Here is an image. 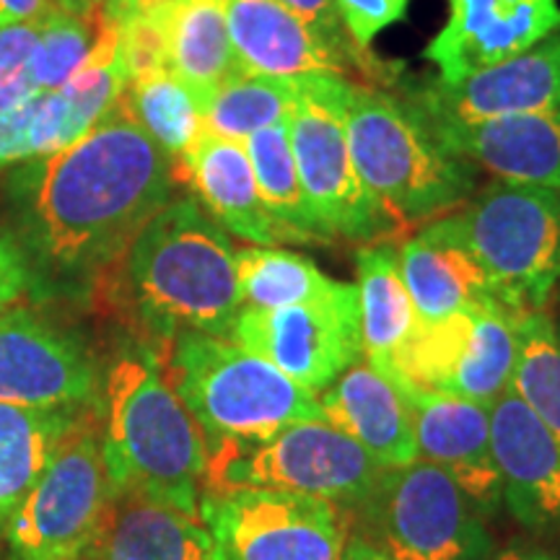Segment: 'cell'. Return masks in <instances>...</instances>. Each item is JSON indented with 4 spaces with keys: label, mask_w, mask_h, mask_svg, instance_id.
I'll use <instances>...</instances> for the list:
<instances>
[{
    "label": "cell",
    "mask_w": 560,
    "mask_h": 560,
    "mask_svg": "<svg viewBox=\"0 0 560 560\" xmlns=\"http://www.w3.org/2000/svg\"><path fill=\"white\" fill-rule=\"evenodd\" d=\"M454 156L501 182L560 192V107L475 125H431Z\"/></svg>",
    "instance_id": "18"
},
{
    "label": "cell",
    "mask_w": 560,
    "mask_h": 560,
    "mask_svg": "<svg viewBox=\"0 0 560 560\" xmlns=\"http://www.w3.org/2000/svg\"><path fill=\"white\" fill-rule=\"evenodd\" d=\"M299 79L240 73L221 83L206 104V130L213 136L247 140L257 130L283 120L299 96Z\"/></svg>",
    "instance_id": "30"
},
{
    "label": "cell",
    "mask_w": 560,
    "mask_h": 560,
    "mask_svg": "<svg viewBox=\"0 0 560 560\" xmlns=\"http://www.w3.org/2000/svg\"><path fill=\"white\" fill-rule=\"evenodd\" d=\"M208 475L215 478L206 490L272 488L359 509L380 480L382 467L330 423L304 420L262 444L210 452Z\"/></svg>",
    "instance_id": "10"
},
{
    "label": "cell",
    "mask_w": 560,
    "mask_h": 560,
    "mask_svg": "<svg viewBox=\"0 0 560 560\" xmlns=\"http://www.w3.org/2000/svg\"><path fill=\"white\" fill-rule=\"evenodd\" d=\"M166 353L161 369L200 425L208 454L262 444L304 420H325L317 395L236 342L182 332Z\"/></svg>",
    "instance_id": "4"
},
{
    "label": "cell",
    "mask_w": 560,
    "mask_h": 560,
    "mask_svg": "<svg viewBox=\"0 0 560 560\" xmlns=\"http://www.w3.org/2000/svg\"><path fill=\"white\" fill-rule=\"evenodd\" d=\"M488 560H560V556L548 548H542V545L514 542L506 545V548L495 552V556H490Z\"/></svg>",
    "instance_id": "41"
},
{
    "label": "cell",
    "mask_w": 560,
    "mask_h": 560,
    "mask_svg": "<svg viewBox=\"0 0 560 560\" xmlns=\"http://www.w3.org/2000/svg\"><path fill=\"white\" fill-rule=\"evenodd\" d=\"M100 3L115 21H128L143 16V13L156 11L161 5L170 3V0H100Z\"/></svg>",
    "instance_id": "39"
},
{
    "label": "cell",
    "mask_w": 560,
    "mask_h": 560,
    "mask_svg": "<svg viewBox=\"0 0 560 560\" xmlns=\"http://www.w3.org/2000/svg\"><path fill=\"white\" fill-rule=\"evenodd\" d=\"M342 73H310L299 79V96L285 115L289 143L325 240L376 244L400 223L363 185L350 151L348 96Z\"/></svg>",
    "instance_id": "7"
},
{
    "label": "cell",
    "mask_w": 560,
    "mask_h": 560,
    "mask_svg": "<svg viewBox=\"0 0 560 560\" xmlns=\"http://www.w3.org/2000/svg\"><path fill=\"white\" fill-rule=\"evenodd\" d=\"M361 535L392 560H488L493 542L482 514L452 475L416 459L382 470L359 509Z\"/></svg>",
    "instance_id": "8"
},
{
    "label": "cell",
    "mask_w": 560,
    "mask_h": 560,
    "mask_svg": "<svg viewBox=\"0 0 560 560\" xmlns=\"http://www.w3.org/2000/svg\"><path fill=\"white\" fill-rule=\"evenodd\" d=\"M278 3L285 5L291 13H296L301 21H306L314 32H319L335 47L361 55V50H355V45L350 42L346 26H342L335 0H278Z\"/></svg>",
    "instance_id": "37"
},
{
    "label": "cell",
    "mask_w": 560,
    "mask_h": 560,
    "mask_svg": "<svg viewBox=\"0 0 560 560\" xmlns=\"http://www.w3.org/2000/svg\"><path fill=\"white\" fill-rule=\"evenodd\" d=\"M174 174L177 179L190 182L198 195L195 200L226 234L240 236L252 247L296 244L265 208L242 140L221 138L206 130L192 151L174 166Z\"/></svg>",
    "instance_id": "20"
},
{
    "label": "cell",
    "mask_w": 560,
    "mask_h": 560,
    "mask_svg": "<svg viewBox=\"0 0 560 560\" xmlns=\"http://www.w3.org/2000/svg\"><path fill=\"white\" fill-rule=\"evenodd\" d=\"M91 5L89 0H58V9H66V11H89Z\"/></svg>",
    "instance_id": "42"
},
{
    "label": "cell",
    "mask_w": 560,
    "mask_h": 560,
    "mask_svg": "<svg viewBox=\"0 0 560 560\" xmlns=\"http://www.w3.org/2000/svg\"><path fill=\"white\" fill-rule=\"evenodd\" d=\"M102 376L79 338L16 306L0 317V405L100 408Z\"/></svg>",
    "instance_id": "13"
},
{
    "label": "cell",
    "mask_w": 560,
    "mask_h": 560,
    "mask_svg": "<svg viewBox=\"0 0 560 560\" xmlns=\"http://www.w3.org/2000/svg\"><path fill=\"white\" fill-rule=\"evenodd\" d=\"M100 439L115 493H138L200 516L208 444L153 350L125 348L109 363L102 376Z\"/></svg>",
    "instance_id": "2"
},
{
    "label": "cell",
    "mask_w": 560,
    "mask_h": 560,
    "mask_svg": "<svg viewBox=\"0 0 560 560\" xmlns=\"http://www.w3.org/2000/svg\"><path fill=\"white\" fill-rule=\"evenodd\" d=\"M52 9H58V0H0V26L45 19Z\"/></svg>",
    "instance_id": "38"
},
{
    "label": "cell",
    "mask_w": 560,
    "mask_h": 560,
    "mask_svg": "<svg viewBox=\"0 0 560 560\" xmlns=\"http://www.w3.org/2000/svg\"><path fill=\"white\" fill-rule=\"evenodd\" d=\"M174 182L172 159L122 100L73 145L16 166L9 179L13 234L30 257L34 293L86 291L172 200Z\"/></svg>",
    "instance_id": "1"
},
{
    "label": "cell",
    "mask_w": 560,
    "mask_h": 560,
    "mask_svg": "<svg viewBox=\"0 0 560 560\" xmlns=\"http://www.w3.org/2000/svg\"><path fill=\"white\" fill-rule=\"evenodd\" d=\"M355 265L363 361L384 369L416 332L420 317L402 280L400 249L387 242L363 244L355 252Z\"/></svg>",
    "instance_id": "25"
},
{
    "label": "cell",
    "mask_w": 560,
    "mask_h": 560,
    "mask_svg": "<svg viewBox=\"0 0 560 560\" xmlns=\"http://www.w3.org/2000/svg\"><path fill=\"white\" fill-rule=\"evenodd\" d=\"M325 423L346 433L382 470L418 459L416 433L400 389L369 361H359L317 395Z\"/></svg>",
    "instance_id": "21"
},
{
    "label": "cell",
    "mask_w": 560,
    "mask_h": 560,
    "mask_svg": "<svg viewBox=\"0 0 560 560\" xmlns=\"http://www.w3.org/2000/svg\"><path fill=\"white\" fill-rule=\"evenodd\" d=\"M511 392L560 444V338L550 314L529 312L522 317Z\"/></svg>",
    "instance_id": "31"
},
{
    "label": "cell",
    "mask_w": 560,
    "mask_h": 560,
    "mask_svg": "<svg viewBox=\"0 0 560 560\" xmlns=\"http://www.w3.org/2000/svg\"><path fill=\"white\" fill-rule=\"evenodd\" d=\"M348 132L359 177L400 226L431 223L475 192V166L446 151L408 100L353 83Z\"/></svg>",
    "instance_id": "6"
},
{
    "label": "cell",
    "mask_w": 560,
    "mask_h": 560,
    "mask_svg": "<svg viewBox=\"0 0 560 560\" xmlns=\"http://www.w3.org/2000/svg\"><path fill=\"white\" fill-rule=\"evenodd\" d=\"M166 62L174 73L210 96L240 75L229 34V0H170L161 9Z\"/></svg>",
    "instance_id": "26"
},
{
    "label": "cell",
    "mask_w": 560,
    "mask_h": 560,
    "mask_svg": "<svg viewBox=\"0 0 560 560\" xmlns=\"http://www.w3.org/2000/svg\"><path fill=\"white\" fill-rule=\"evenodd\" d=\"M125 289L151 338L182 332L231 340L242 314L236 249L195 198L170 200L125 252Z\"/></svg>",
    "instance_id": "3"
},
{
    "label": "cell",
    "mask_w": 560,
    "mask_h": 560,
    "mask_svg": "<svg viewBox=\"0 0 560 560\" xmlns=\"http://www.w3.org/2000/svg\"><path fill=\"white\" fill-rule=\"evenodd\" d=\"M39 30L42 19L0 26V112L39 94L32 79V58Z\"/></svg>",
    "instance_id": "34"
},
{
    "label": "cell",
    "mask_w": 560,
    "mask_h": 560,
    "mask_svg": "<svg viewBox=\"0 0 560 560\" xmlns=\"http://www.w3.org/2000/svg\"><path fill=\"white\" fill-rule=\"evenodd\" d=\"M89 3H100V0H89Z\"/></svg>",
    "instance_id": "44"
},
{
    "label": "cell",
    "mask_w": 560,
    "mask_h": 560,
    "mask_svg": "<svg viewBox=\"0 0 560 560\" xmlns=\"http://www.w3.org/2000/svg\"><path fill=\"white\" fill-rule=\"evenodd\" d=\"M400 270L423 322L499 304L480 265L457 244L439 240L425 229L400 244Z\"/></svg>",
    "instance_id": "23"
},
{
    "label": "cell",
    "mask_w": 560,
    "mask_h": 560,
    "mask_svg": "<svg viewBox=\"0 0 560 560\" xmlns=\"http://www.w3.org/2000/svg\"><path fill=\"white\" fill-rule=\"evenodd\" d=\"M68 145V109L60 91H39L32 100L0 112V172Z\"/></svg>",
    "instance_id": "33"
},
{
    "label": "cell",
    "mask_w": 560,
    "mask_h": 560,
    "mask_svg": "<svg viewBox=\"0 0 560 560\" xmlns=\"http://www.w3.org/2000/svg\"><path fill=\"white\" fill-rule=\"evenodd\" d=\"M34 293L32 265L11 229L0 226V317Z\"/></svg>",
    "instance_id": "36"
},
{
    "label": "cell",
    "mask_w": 560,
    "mask_h": 560,
    "mask_svg": "<svg viewBox=\"0 0 560 560\" xmlns=\"http://www.w3.org/2000/svg\"><path fill=\"white\" fill-rule=\"evenodd\" d=\"M86 560H219V550L200 516L115 493Z\"/></svg>",
    "instance_id": "22"
},
{
    "label": "cell",
    "mask_w": 560,
    "mask_h": 560,
    "mask_svg": "<svg viewBox=\"0 0 560 560\" xmlns=\"http://www.w3.org/2000/svg\"><path fill=\"white\" fill-rule=\"evenodd\" d=\"M229 34L240 73L296 79L342 73L359 55L335 47L278 0H229Z\"/></svg>",
    "instance_id": "19"
},
{
    "label": "cell",
    "mask_w": 560,
    "mask_h": 560,
    "mask_svg": "<svg viewBox=\"0 0 560 560\" xmlns=\"http://www.w3.org/2000/svg\"><path fill=\"white\" fill-rule=\"evenodd\" d=\"M236 283L244 310H285L327 296L338 280L299 252L249 244L236 249Z\"/></svg>",
    "instance_id": "29"
},
{
    "label": "cell",
    "mask_w": 560,
    "mask_h": 560,
    "mask_svg": "<svg viewBox=\"0 0 560 560\" xmlns=\"http://www.w3.org/2000/svg\"><path fill=\"white\" fill-rule=\"evenodd\" d=\"M558 327V338H560V325H556Z\"/></svg>",
    "instance_id": "45"
},
{
    "label": "cell",
    "mask_w": 560,
    "mask_h": 560,
    "mask_svg": "<svg viewBox=\"0 0 560 560\" xmlns=\"http://www.w3.org/2000/svg\"><path fill=\"white\" fill-rule=\"evenodd\" d=\"M100 408L66 439L5 524L13 560H86L112 503Z\"/></svg>",
    "instance_id": "9"
},
{
    "label": "cell",
    "mask_w": 560,
    "mask_h": 560,
    "mask_svg": "<svg viewBox=\"0 0 560 560\" xmlns=\"http://www.w3.org/2000/svg\"><path fill=\"white\" fill-rule=\"evenodd\" d=\"M450 16L423 58L444 86L532 50L560 30V0H446Z\"/></svg>",
    "instance_id": "16"
},
{
    "label": "cell",
    "mask_w": 560,
    "mask_h": 560,
    "mask_svg": "<svg viewBox=\"0 0 560 560\" xmlns=\"http://www.w3.org/2000/svg\"><path fill=\"white\" fill-rule=\"evenodd\" d=\"M102 5L89 11L52 9L42 19L32 58V79L37 91H58L86 66L102 32Z\"/></svg>",
    "instance_id": "32"
},
{
    "label": "cell",
    "mask_w": 560,
    "mask_h": 560,
    "mask_svg": "<svg viewBox=\"0 0 560 560\" xmlns=\"http://www.w3.org/2000/svg\"><path fill=\"white\" fill-rule=\"evenodd\" d=\"M380 371L392 376L408 405L418 459L450 472L480 514L499 511L501 475L490 450V408L418 387L395 369Z\"/></svg>",
    "instance_id": "15"
},
{
    "label": "cell",
    "mask_w": 560,
    "mask_h": 560,
    "mask_svg": "<svg viewBox=\"0 0 560 560\" xmlns=\"http://www.w3.org/2000/svg\"><path fill=\"white\" fill-rule=\"evenodd\" d=\"M94 410L0 405V532L66 439Z\"/></svg>",
    "instance_id": "24"
},
{
    "label": "cell",
    "mask_w": 560,
    "mask_h": 560,
    "mask_svg": "<svg viewBox=\"0 0 560 560\" xmlns=\"http://www.w3.org/2000/svg\"><path fill=\"white\" fill-rule=\"evenodd\" d=\"M490 450L501 501L537 535H560V444L514 392L490 405Z\"/></svg>",
    "instance_id": "17"
},
{
    "label": "cell",
    "mask_w": 560,
    "mask_h": 560,
    "mask_svg": "<svg viewBox=\"0 0 560 560\" xmlns=\"http://www.w3.org/2000/svg\"><path fill=\"white\" fill-rule=\"evenodd\" d=\"M200 520L219 560H340L348 537L340 506L272 488L206 490Z\"/></svg>",
    "instance_id": "11"
},
{
    "label": "cell",
    "mask_w": 560,
    "mask_h": 560,
    "mask_svg": "<svg viewBox=\"0 0 560 560\" xmlns=\"http://www.w3.org/2000/svg\"><path fill=\"white\" fill-rule=\"evenodd\" d=\"M244 149L255 172L257 190L272 219L289 231L296 244L327 242L301 185L285 117L249 136L244 140Z\"/></svg>",
    "instance_id": "28"
},
{
    "label": "cell",
    "mask_w": 560,
    "mask_h": 560,
    "mask_svg": "<svg viewBox=\"0 0 560 560\" xmlns=\"http://www.w3.org/2000/svg\"><path fill=\"white\" fill-rule=\"evenodd\" d=\"M340 560H392L382 548L366 540L361 532H348L346 545H342Z\"/></svg>",
    "instance_id": "40"
},
{
    "label": "cell",
    "mask_w": 560,
    "mask_h": 560,
    "mask_svg": "<svg viewBox=\"0 0 560 560\" xmlns=\"http://www.w3.org/2000/svg\"><path fill=\"white\" fill-rule=\"evenodd\" d=\"M231 342L252 350L289 380L322 395L363 361L359 289L338 280L327 296L285 310H242Z\"/></svg>",
    "instance_id": "12"
},
{
    "label": "cell",
    "mask_w": 560,
    "mask_h": 560,
    "mask_svg": "<svg viewBox=\"0 0 560 560\" xmlns=\"http://www.w3.org/2000/svg\"><path fill=\"white\" fill-rule=\"evenodd\" d=\"M556 293H558V304H560V278H558V289H556Z\"/></svg>",
    "instance_id": "43"
},
{
    "label": "cell",
    "mask_w": 560,
    "mask_h": 560,
    "mask_svg": "<svg viewBox=\"0 0 560 560\" xmlns=\"http://www.w3.org/2000/svg\"><path fill=\"white\" fill-rule=\"evenodd\" d=\"M457 244L486 272L490 293L516 314L545 312L560 278V192L495 179L423 226Z\"/></svg>",
    "instance_id": "5"
},
{
    "label": "cell",
    "mask_w": 560,
    "mask_h": 560,
    "mask_svg": "<svg viewBox=\"0 0 560 560\" xmlns=\"http://www.w3.org/2000/svg\"><path fill=\"white\" fill-rule=\"evenodd\" d=\"M208 96L172 68H159L128 83L122 107L177 166L206 132Z\"/></svg>",
    "instance_id": "27"
},
{
    "label": "cell",
    "mask_w": 560,
    "mask_h": 560,
    "mask_svg": "<svg viewBox=\"0 0 560 560\" xmlns=\"http://www.w3.org/2000/svg\"><path fill=\"white\" fill-rule=\"evenodd\" d=\"M408 102L431 125H475L560 107V30L527 52L444 86L436 79Z\"/></svg>",
    "instance_id": "14"
},
{
    "label": "cell",
    "mask_w": 560,
    "mask_h": 560,
    "mask_svg": "<svg viewBox=\"0 0 560 560\" xmlns=\"http://www.w3.org/2000/svg\"><path fill=\"white\" fill-rule=\"evenodd\" d=\"M410 0H335V9L355 50L369 52L371 42L405 19Z\"/></svg>",
    "instance_id": "35"
}]
</instances>
